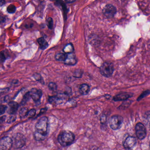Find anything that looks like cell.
<instances>
[{
    "mask_svg": "<svg viewBox=\"0 0 150 150\" xmlns=\"http://www.w3.org/2000/svg\"><path fill=\"white\" fill-rule=\"evenodd\" d=\"M48 119L46 117L41 118L35 125L34 133V138L36 141L44 140L46 137L48 133Z\"/></svg>",
    "mask_w": 150,
    "mask_h": 150,
    "instance_id": "1",
    "label": "cell"
},
{
    "mask_svg": "<svg viewBox=\"0 0 150 150\" xmlns=\"http://www.w3.org/2000/svg\"><path fill=\"white\" fill-rule=\"evenodd\" d=\"M75 135L69 131H64L59 134L58 141L63 147H67L72 144L75 141Z\"/></svg>",
    "mask_w": 150,
    "mask_h": 150,
    "instance_id": "2",
    "label": "cell"
},
{
    "mask_svg": "<svg viewBox=\"0 0 150 150\" xmlns=\"http://www.w3.org/2000/svg\"><path fill=\"white\" fill-rule=\"evenodd\" d=\"M123 122V119L120 115H114L109 120V125L112 129L118 130L121 128Z\"/></svg>",
    "mask_w": 150,
    "mask_h": 150,
    "instance_id": "3",
    "label": "cell"
},
{
    "mask_svg": "<svg viewBox=\"0 0 150 150\" xmlns=\"http://www.w3.org/2000/svg\"><path fill=\"white\" fill-rule=\"evenodd\" d=\"M113 65L110 62H105L102 64L100 68L101 74L106 77H109L112 75L114 72Z\"/></svg>",
    "mask_w": 150,
    "mask_h": 150,
    "instance_id": "4",
    "label": "cell"
},
{
    "mask_svg": "<svg viewBox=\"0 0 150 150\" xmlns=\"http://www.w3.org/2000/svg\"><path fill=\"white\" fill-rule=\"evenodd\" d=\"M13 146L15 149L22 148L25 144L26 139L25 137L20 133L16 134L12 139Z\"/></svg>",
    "mask_w": 150,
    "mask_h": 150,
    "instance_id": "5",
    "label": "cell"
},
{
    "mask_svg": "<svg viewBox=\"0 0 150 150\" xmlns=\"http://www.w3.org/2000/svg\"><path fill=\"white\" fill-rule=\"evenodd\" d=\"M136 133L138 139L143 140L147 135V131L145 126L141 122L137 123L135 127Z\"/></svg>",
    "mask_w": 150,
    "mask_h": 150,
    "instance_id": "6",
    "label": "cell"
},
{
    "mask_svg": "<svg viewBox=\"0 0 150 150\" xmlns=\"http://www.w3.org/2000/svg\"><path fill=\"white\" fill-rule=\"evenodd\" d=\"M13 146L12 140L9 137H3L0 142V150H10Z\"/></svg>",
    "mask_w": 150,
    "mask_h": 150,
    "instance_id": "7",
    "label": "cell"
},
{
    "mask_svg": "<svg viewBox=\"0 0 150 150\" xmlns=\"http://www.w3.org/2000/svg\"><path fill=\"white\" fill-rule=\"evenodd\" d=\"M116 11L117 9L115 7L110 4L106 5L103 10L104 15L107 18H112L116 14Z\"/></svg>",
    "mask_w": 150,
    "mask_h": 150,
    "instance_id": "8",
    "label": "cell"
},
{
    "mask_svg": "<svg viewBox=\"0 0 150 150\" xmlns=\"http://www.w3.org/2000/svg\"><path fill=\"white\" fill-rule=\"evenodd\" d=\"M137 141L135 137H128L125 140L124 146L125 149L127 150L133 149L136 144Z\"/></svg>",
    "mask_w": 150,
    "mask_h": 150,
    "instance_id": "9",
    "label": "cell"
},
{
    "mask_svg": "<svg viewBox=\"0 0 150 150\" xmlns=\"http://www.w3.org/2000/svg\"><path fill=\"white\" fill-rule=\"evenodd\" d=\"M31 98L35 102H39L42 95L41 90H38L36 88H32L30 91Z\"/></svg>",
    "mask_w": 150,
    "mask_h": 150,
    "instance_id": "10",
    "label": "cell"
},
{
    "mask_svg": "<svg viewBox=\"0 0 150 150\" xmlns=\"http://www.w3.org/2000/svg\"><path fill=\"white\" fill-rule=\"evenodd\" d=\"M64 62L66 65L74 66L77 63V59L73 53L68 54H67V58Z\"/></svg>",
    "mask_w": 150,
    "mask_h": 150,
    "instance_id": "11",
    "label": "cell"
},
{
    "mask_svg": "<svg viewBox=\"0 0 150 150\" xmlns=\"http://www.w3.org/2000/svg\"><path fill=\"white\" fill-rule=\"evenodd\" d=\"M132 95L133 94L129 93H120L114 96V100L115 101L125 100L132 97Z\"/></svg>",
    "mask_w": 150,
    "mask_h": 150,
    "instance_id": "12",
    "label": "cell"
},
{
    "mask_svg": "<svg viewBox=\"0 0 150 150\" xmlns=\"http://www.w3.org/2000/svg\"><path fill=\"white\" fill-rule=\"evenodd\" d=\"M9 108L8 112L9 114L14 115L16 112L18 108V103L15 101H11L9 103Z\"/></svg>",
    "mask_w": 150,
    "mask_h": 150,
    "instance_id": "13",
    "label": "cell"
},
{
    "mask_svg": "<svg viewBox=\"0 0 150 150\" xmlns=\"http://www.w3.org/2000/svg\"><path fill=\"white\" fill-rule=\"evenodd\" d=\"M90 91V87L87 84H82L79 87V92L83 95H87L89 93Z\"/></svg>",
    "mask_w": 150,
    "mask_h": 150,
    "instance_id": "14",
    "label": "cell"
},
{
    "mask_svg": "<svg viewBox=\"0 0 150 150\" xmlns=\"http://www.w3.org/2000/svg\"><path fill=\"white\" fill-rule=\"evenodd\" d=\"M63 99L56 96H50L48 98V101L51 104H60L63 102Z\"/></svg>",
    "mask_w": 150,
    "mask_h": 150,
    "instance_id": "15",
    "label": "cell"
},
{
    "mask_svg": "<svg viewBox=\"0 0 150 150\" xmlns=\"http://www.w3.org/2000/svg\"><path fill=\"white\" fill-rule=\"evenodd\" d=\"M37 41H38V43L39 45L40 48L41 50H45V49H46L48 47V43L46 40L44 38H39L38 39Z\"/></svg>",
    "mask_w": 150,
    "mask_h": 150,
    "instance_id": "16",
    "label": "cell"
},
{
    "mask_svg": "<svg viewBox=\"0 0 150 150\" xmlns=\"http://www.w3.org/2000/svg\"><path fill=\"white\" fill-rule=\"evenodd\" d=\"M63 51L64 53L66 54L72 53L74 51V48L72 44H67L63 49Z\"/></svg>",
    "mask_w": 150,
    "mask_h": 150,
    "instance_id": "17",
    "label": "cell"
},
{
    "mask_svg": "<svg viewBox=\"0 0 150 150\" xmlns=\"http://www.w3.org/2000/svg\"><path fill=\"white\" fill-rule=\"evenodd\" d=\"M67 57V54L65 53L57 54L55 56V59L58 61L64 62Z\"/></svg>",
    "mask_w": 150,
    "mask_h": 150,
    "instance_id": "18",
    "label": "cell"
},
{
    "mask_svg": "<svg viewBox=\"0 0 150 150\" xmlns=\"http://www.w3.org/2000/svg\"><path fill=\"white\" fill-rule=\"evenodd\" d=\"M28 112H29V110L27 108L23 107L21 108L20 112H19V116H20V118L23 119V118H24L25 117H27Z\"/></svg>",
    "mask_w": 150,
    "mask_h": 150,
    "instance_id": "19",
    "label": "cell"
},
{
    "mask_svg": "<svg viewBox=\"0 0 150 150\" xmlns=\"http://www.w3.org/2000/svg\"><path fill=\"white\" fill-rule=\"evenodd\" d=\"M31 95H30V92L26 93L24 96L23 98V100L21 102V104L23 105H24L26 102L28 101V100L30 99V98H31Z\"/></svg>",
    "mask_w": 150,
    "mask_h": 150,
    "instance_id": "20",
    "label": "cell"
},
{
    "mask_svg": "<svg viewBox=\"0 0 150 150\" xmlns=\"http://www.w3.org/2000/svg\"><path fill=\"white\" fill-rule=\"evenodd\" d=\"M33 78L37 80V81H38L40 83H41L42 84L44 83V80H43V78L41 76V75L40 74H38V73H35L33 75Z\"/></svg>",
    "mask_w": 150,
    "mask_h": 150,
    "instance_id": "21",
    "label": "cell"
},
{
    "mask_svg": "<svg viewBox=\"0 0 150 150\" xmlns=\"http://www.w3.org/2000/svg\"><path fill=\"white\" fill-rule=\"evenodd\" d=\"M83 72L82 70L80 69H76L75 71L74 72V76L77 78H81L82 77V75Z\"/></svg>",
    "mask_w": 150,
    "mask_h": 150,
    "instance_id": "22",
    "label": "cell"
},
{
    "mask_svg": "<svg viewBox=\"0 0 150 150\" xmlns=\"http://www.w3.org/2000/svg\"><path fill=\"white\" fill-rule=\"evenodd\" d=\"M144 118L146 124L150 127V111L146 113L144 115Z\"/></svg>",
    "mask_w": 150,
    "mask_h": 150,
    "instance_id": "23",
    "label": "cell"
},
{
    "mask_svg": "<svg viewBox=\"0 0 150 150\" xmlns=\"http://www.w3.org/2000/svg\"><path fill=\"white\" fill-rule=\"evenodd\" d=\"M16 7L13 4H11V5H9L8 8H7V11L9 13H10V14L14 13L15 11H16Z\"/></svg>",
    "mask_w": 150,
    "mask_h": 150,
    "instance_id": "24",
    "label": "cell"
},
{
    "mask_svg": "<svg viewBox=\"0 0 150 150\" xmlns=\"http://www.w3.org/2000/svg\"><path fill=\"white\" fill-rule=\"evenodd\" d=\"M48 87L49 89L52 91H55L57 90V85L55 83H53V82H50L48 84Z\"/></svg>",
    "mask_w": 150,
    "mask_h": 150,
    "instance_id": "25",
    "label": "cell"
},
{
    "mask_svg": "<svg viewBox=\"0 0 150 150\" xmlns=\"http://www.w3.org/2000/svg\"><path fill=\"white\" fill-rule=\"evenodd\" d=\"M47 26L49 29H52L53 26V22L52 18H49L47 19Z\"/></svg>",
    "mask_w": 150,
    "mask_h": 150,
    "instance_id": "26",
    "label": "cell"
},
{
    "mask_svg": "<svg viewBox=\"0 0 150 150\" xmlns=\"http://www.w3.org/2000/svg\"><path fill=\"white\" fill-rule=\"evenodd\" d=\"M36 110L34 109H32L29 110L28 112V115L27 117L29 118H32L36 114Z\"/></svg>",
    "mask_w": 150,
    "mask_h": 150,
    "instance_id": "27",
    "label": "cell"
},
{
    "mask_svg": "<svg viewBox=\"0 0 150 150\" xmlns=\"http://www.w3.org/2000/svg\"><path fill=\"white\" fill-rule=\"evenodd\" d=\"M7 108V107L6 106L4 105H1V107H0V114L1 115L4 113Z\"/></svg>",
    "mask_w": 150,
    "mask_h": 150,
    "instance_id": "28",
    "label": "cell"
},
{
    "mask_svg": "<svg viewBox=\"0 0 150 150\" xmlns=\"http://www.w3.org/2000/svg\"><path fill=\"white\" fill-rule=\"evenodd\" d=\"M16 120V116L15 115H11V116H10L8 119V120H7V122L8 123H11V122H13L15 121Z\"/></svg>",
    "mask_w": 150,
    "mask_h": 150,
    "instance_id": "29",
    "label": "cell"
},
{
    "mask_svg": "<svg viewBox=\"0 0 150 150\" xmlns=\"http://www.w3.org/2000/svg\"><path fill=\"white\" fill-rule=\"evenodd\" d=\"M6 56H5L4 52H1V62H4L6 60Z\"/></svg>",
    "mask_w": 150,
    "mask_h": 150,
    "instance_id": "30",
    "label": "cell"
},
{
    "mask_svg": "<svg viewBox=\"0 0 150 150\" xmlns=\"http://www.w3.org/2000/svg\"><path fill=\"white\" fill-rule=\"evenodd\" d=\"M71 93V90L70 88H68V89H67L66 90V91L65 92V94L66 95H68L69 94H70Z\"/></svg>",
    "mask_w": 150,
    "mask_h": 150,
    "instance_id": "31",
    "label": "cell"
},
{
    "mask_svg": "<svg viewBox=\"0 0 150 150\" xmlns=\"http://www.w3.org/2000/svg\"><path fill=\"white\" fill-rule=\"evenodd\" d=\"M47 111V108H42V109L41 110L40 112L39 115H41L42 114L44 113L45 112H46Z\"/></svg>",
    "mask_w": 150,
    "mask_h": 150,
    "instance_id": "32",
    "label": "cell"
},
{
    "mask_svg": "<svg viewBox=\"0 0 150 150\" xmlns=\"http://www.w3.org/2000/svg\"><path fill=\"white\" fill-rule=\"evenodd\" d=\"M8 96H6V97H4V98H3V100H1V101H2L3 102H7L8 100Z\"/></svg>",
    "mask_w": 150,
    "mask_h": 150,
    "instance_id": "33",
    "label": "cell"
},
{
    "mask_svg": "<svg viewBox=\"0 0 150 150\" xmlns=\"http://www.w3.org/2000/svg\"><path fill=\"white\" fill-rule=\"evenodd\" d=\"M76 0H65L66 2L68 3H71L74 2Z\"/></svg>",
    "mask_w": 150,
    "mask_h": 150,
    "instance_id": "34",
    "label": "cell"
},
{
    "mask_svg": "<svg viewBox=\"0 0 150 150\" xmlns=\"http://www.w3.org/2000/svg\"><path fill=\"white\" fill-rule=\"evenodd\" d=\"M0 3H1V6H2V5H3L4 4H5V1H4V0H1V2H0Z\"/></svg>",
    "mask_w": 150,
    "mask_h": 150,
    "instance_id": "35",
    "label": "cell"
},
{
    "mask_svg": "<svg viewBox=\"0 0 150 150\" xmlns=\"http://www.w3.org/2000/svg\"><path fill=\"white\" fill-rule=\"evenodd\" d=\"M5 117H6V116H2V117H1V122H2L4 121V120H5Z\"/></svg>",
    "mask_w": 150,
    "mask_h": 150,
    "instance_id": "36",
    "label": "cell"
},
{
    "mask_svg": "<svg viewBox=\"0 0 150 150\" xmlns=\"http://www.w3.org/2000/svg\"><path fill=\"white\" fill-rule=\"evenodd\" d=\"M149 146H150V144H149Z\"/></svg>",
    "mask_w": 150,
    "mask_h": 150,
    "instance_id": "37",
    "label": "cell"
}]
</instances>
